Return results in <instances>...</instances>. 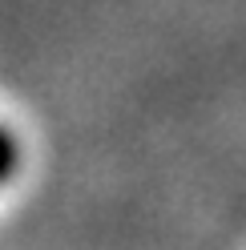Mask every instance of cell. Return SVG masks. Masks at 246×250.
<instances>
[{
	"label": "cell",
	"mask_w": 246,
	"mask_h": 250,
	"mask_svg": "<svg viewBox=\"0 0 246 250\" xmlns=\"http://www.w3.org/2000/svg\"><path fill=\"white\" fill-rule=\"evenodd\" d=\"M0 166H4V158H0Z\"/></svg>",
	"instance_id": "6da1fadb"
}]
</instances>
